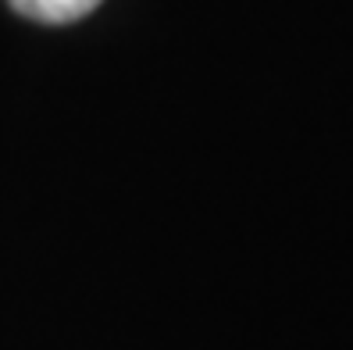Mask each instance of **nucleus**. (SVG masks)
<instances>
[{
  "label": "nucleus",
  "instance_id": "f257e3e1",
  "mask_svg": "<svg viewBox=\"0 0 353 350\" xmlns=\"http://www.w3.org/2000/svg\"><path fill=\"white\" fill-rule=\"evenodd\" d=\"M100 0H11V8L18 14L32 18V22H47V26H65L86 18Z\"/></svg>",
  "mask_w": 353,
  "mask_h": 350
}]
</instances>
